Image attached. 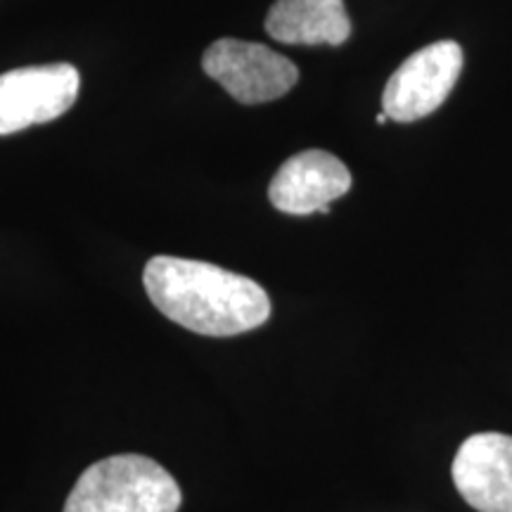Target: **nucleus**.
Listing matches in <instances>:
<instances>
[{
	"label": "nucleus",
	"instance_id": "7",
	"mask_svg": "<svg viewBox=\"0 0 512 512\" xmlns=\"http://www.w3.org/2000/svg\"><path fill=\"white\" fill-rule=\"evenodd\" d=\"M349 188L351 174L342 159L325 150H304L280 166L268 188V200L283 214H330V204L347 195Z\"/></svg>",
	"mask_w": 512,
	"mask_h": 512
},
{
	"label": "nucleus",
	"instance_id": "9",
	"mask_svg": "<svg viewBox=\"0 0 512 512\" xmlns=\"http://www.w3.org/2000/svg\"><path fill=\"white\" fill-rule=\"evenodd\" d=\"M387 121H389V117H387V114H384V112H380V114H377V124H387Z\"/></svg>",
	"mask_w": 512,
	"mask_h": 512
},
{
	"label": "nucleus",
	"instance_id": "6",
	"mask_svg": "<svg viewBox=\"0 0 512 512\" xmlns=\"http://www.w3.org/2000/svg\"><path fill=\"white\" fill-rule=\"evenodd\" d=\"M451 475L458 494L477 512H512V437L501 432L467 437Z\"/></svg>",
	"mask_w": 512,
	"mask_h": 512
},
{
	"label": "nucleus",
	"instance_id": "3",
	"mask_svg": "<svg viewBox=\"0 0 512 512\" xmlns=\"http://www.w3.org/2000/svg\"><path fill=\"white\" fill-rule=\"evenodd\" d=\"M202 67L242 105H261L283 98L299 81L297 64L261 43L221 38L211 43Z\"/></svg>",
	"mask_w": 512,
	"mask_h": 512
},
{
	"label": "nucleus",
	"instance_id": "8",
	"mask_svg": "<svg viewBox=\"0 0 512 512\" xmlns=\"http://www.w3.org/2000/svg\"><path fill=\"white\" fill-rule=\"evenodd\" d=\"M266 34L287 46H342L351 36L344 0H275Z\"/></svg>",
	"mask_w": 512,
	"mask_h": 512
},
{
	"label": "nucleus",
	"instance_id": "4",
	"mask_svg": "<svg viewBox=\"0 0 512 512\" xmlns=\"http://www.w3.org/2000/svg\"><path fill=\"white\" fill-rule=\"evenodd\" d=\"M463 48L437 41L401 64L382 93V112L399 124H411L444 105L463 72Z\"/></svg>",
	"mask_w": 512,
	"mask_h": 512
},
{
	"label": "nucleus",
	"instance_id": "5",
	"mask_svg": "<svg viewBox=\"0 0 512 512\" xmlns=\"http://www.w3.org/2000/svg\"><path fill=\"white\" fill-rule=\"evenodd\" d=\"M79 86L81 76L67 62L0 74V136L62 117L76 102Z\"/></svg>",
	"mask_w": 512,
	"mask_h": 512
},
{
	"label": "nucleus",
	"instance_id": "2",
	"mask_svg": "<svg viewBox=\"0 0 512 512\" xmlns=\"http://www.w3.org/2000/svg\"><path fill=\"white\" fill-rule=\"evenodd\" d=\"M181 486L157 460L121 453L83 470L64 512H178Z\"/></svg>",
	"mask_w": 512,
	"mask_h": 512
},
{
	"label": "nucleus",
	"instance_id": "1",
	"mask_svg": "<svg viewBox=\"0 0 512 512\" xmlns=\"http://www.w3.org/2000/svg\"><path fill=\"white\" fill-rule=\"evenodd\" d=\"M147 297L166 318L204 337H235L271 316L264 287L207 261L155 256L147 261Z\"/></svg>",
	"mask_w": 512,
	"mask_h": 512
}]
</instances>
